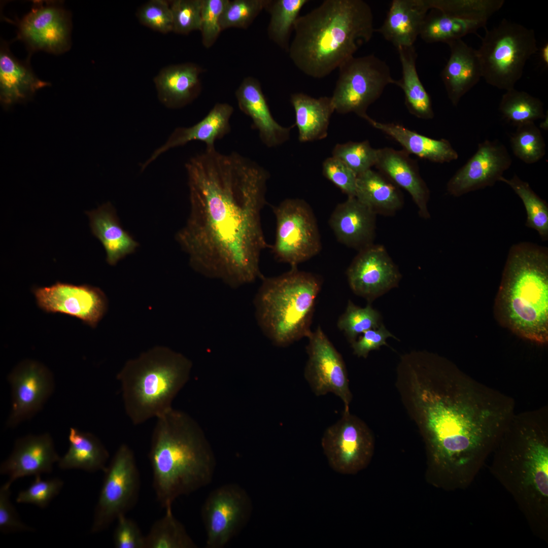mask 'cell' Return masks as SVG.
<instances>
[{
    "label": "cell",
    "mask_w": 548,
    "mask_h": 548,
    "mask_svg": "<svg viewBox=\"0 0 548 548\" xmlns=\"http://www.w3.org/2000/svg\"><path fill=\"white\" fill-rule=\"evenodd\" d=\"M376 215L356 197H348L335 207L329 224L338 242L359 251L373 244Z\"/></svg>",
    "instance_id": "obj_23"
},
{
    "label": "cell",
    "mask_w": 548,
    "mask_h": 548,
    "mask_svg": "<svg viewBox=\"0 0 548 548\" xmlns=\"http://www.w3.org/2000/svg\"><path fill=\"white\" fill-rule=\"evenodd\" d=\"M355 197L376 215L394 214L403 203L397 186L380 172L371 169L357 176Z\"/></svg>",
    "instance_id": "obj_32"
},
{
    "label": "cell",
    "mask_w": 548,
    "mask_h": 548,
    "mask_svg": "<svg viewBox=\"0 0 548 548\" xmlns=\"http://www.w3.org/2000/svg\"><path fill=\"white\" fill-rule=\"evenodd\" d=\"M372 432L361 419L344 410L324 432L321 446L329 465L337 472L353 474L365 468L374 451Z\"/></svg>",
    "instance_id": "obj_13"
},
{
    "label": "cell",
    "mask_w": 548,
    "mask_h": 548,
    "mask_svg": "<svg viewBox=\"0 0 548 548\" xmlns=\"http://www.w3.org/2000/svg\"><path fill=\"white\" fill-rule=\"evenodd\" d=\"M429 10L427 0H393L383 24L375 31L396 49L414 46Z\"/></svg>",
    "instance_id": "obj_29"
},
{
    "label": "cell",
    "mask_w": 548,
    "mask_h": 548,
    "mask_svg": "<svg viewBox=\"0 0 548 548\" xmlns=\"http://www.w3.org/2000/svg\"><path fill=\"white\" fill-rule=\"evenodd\" d=\"M235 96L239 109L252 119L264 145L274 147L289 139L290 127H283L274 119L257 80L252 77L245 79Z\"/></svg>",
    "instance_id": "obj_25"
},
{
    "label": "cell",
    "mask_w": 548,
    "mask_h": 548,
    "mask_svg": "<svg viewBox=\"0 0 548 548\" xmlns=\"http://www.w3.org/2000/svg\"><path fill=\"white\" fill-rule=\"evenodd\" d=\"M491 473L537 537L548 539V410L514 415L492 453Z\"/></svg>",
    "instance_id": "obj_3"
},
{
    "label": "cell",
    "mask_w": 548,
    "mask_h": 548,
    "mask_svg": "<svg viewBox=\"0 0 548 548\" xmlns=\"http://www.w3.org/2000/svg\"><path fill=\"white\" fill-rule=\"evenodd\" d=\"M324 176L348 197H355L357 176L338 159L332 156L323 163Z\"/></svg>",
    "instance_id": "obj_50"
},
{
    "label": "cell",
    "mask_w": 548,
    "mask_h": 548,
    "mask_svg": "<svg viewBox=\"0 0 548 548\" xmlns=\"http://www.w3.org/2000/svg\"><path fill=\"white\" fill-rule=\"evenodd\" d=\"M10 487L6 483L0 489V530L3 533L33 531L20 519L10 497Z\"/></svg>",
    "instance_id": "obj_52"
},
{
    "label": "cell",
    "mask_w": 548,
    "mask_h": 548,
    "mask_svg": "<svg viewBox=\"0 0 548 548\" xmlns=\"http://www.w3.org/2000/svg\"><path fill=\"white\" fill-rule=\"evenodd\" d=\"M380 313L371 305L361 307L348 301L345 312L338 319L337 326L352 344L364 332L380 326Z\"/></svg>",
    "instance_id": "obj_42"
},
{
    "label": "cell",
    "mask_w": 548,
    "mask_h": 548,
    "mask_svg": "<svg viewBox=\"0 0 548 548\" xmlns=\"http://www.w3.org/2000/svg\"><path fill=\"white\" fill-rule=\"evenodd\" d=\"M63 482L58 478L43 480L40 475L26 489L18 493L16 501L18 503H31L41 508L46 507L61 490Z\"/></svg>",
    "instance_id": "obj_47"
},
{
    "label": "cell",
    "mask_w": 548,
    "mask_h": 548,
    "mask_svg": "<svg viewBox=\"0 0 548 548\" xmlns=\"http://www.w3.org/2000/svg\"><path fill=\"white\" fill-rule=\"evenodd\" d=\"M38 306L47 313L68 315L95 328L108 309V300L99 288L57 282L32 290Z\"/></svg>",
    "instance_id": "obj_17"
},
{
    "label": "cell",
    "mask_w": 548,
    "mask_h": 548,
    "mask_svg": "<svg viewBox=\"0 0 548 548\" xmlns=\"http://www.w3.org/2000/svg\"><path fill=\"white\" fill-rule=\"evenodd\" d=\"M307 337L308 359L304 376L312 391L316 396L333 393L342 401L344 410H349L352 394L341 355L320 326Z\"/></svg>",
    "instance_id": "obj_16"
},
{
    "label": "cell",
    "mask_w": 548,
    "mask_h": 548,
    "mask_svg": "<svg viewBox=\"0 0 548 548\" xmlns=\"http://www.w3.org/2000/svg\"><path fill=\"white\" fill-rule=\"evenodd\" d=\"M190 210L176 239L189 264L232 288L262 278L267 171L236 152L206 149L186 164Z\"/></svg>",
    "instance_id": "obj_2"
},
{
    "label": "cell",
    "mask_w": 548,
    "mask_h": 548,
    "mask_svg": "<svg viewBox=\"0 0 548 548\" xmlns=\"http://www.w3.org/2000/svg\"><path fill=\"white\" fill-rule=\"evenodd\" d=\"M192 363L181 353L156 346L127 360L117 375L125 413L141 425L172 408L188 381Z\"/></svg>",
    "instance_id": "obj_7"
},
{
    "label": "cell",
    "mask_w": 548,
    "mask_h": 548,
    "mask_svg": "<svg viewBox=\"0 0 548 548\" xmlns=\"http://www.w3.org/2000/svg\"><path fill=\"white\" fill-rule=\"evenodd\" d=\"M233 111V107L228 104L218 103L203 119L193 126L176 128L166 142L156 149L143 165L142 169L166 151L192 141L203 142L206 144V149H215L216 141L223 138L230 131L229 120Z\"/></svg>",
    "instance_id": "obj_27"
},
{
    "label": "cell",
    "mask_w": 548,
    "mask_h": 548,
    "mask_svg": "<svg viewBox=\"0 0 548 548\" xmlns=\"http://www.w3.org/2000/svg\"><path fill=\"white\" fill-rule=\"evenodd\" d=\"M375 128L398 142L409 154L435 163L450 162L458 158L457 152L445 139H434L399 124L384 123L372 118L368 122Z\"/></svg>",
    "instance_id": "obj_30"
},
{
    "label": "cell",
    "mask_w": 548,
    "mask_h": 548,
    "mask_svg": "<svg viewBox=\"0 0 548 548\" xmlns=\"http://www.w3.org/2000/svg\"><path fill=\"white\" fill-rule=\"evenodd\" d=\"M339 74L331 101L334 111L353 113L368 122L369 106L389 84H394L388 64L373 54L349 58L338 67Z\"/></svg>",
    "instance_id": "obj_10"
},
{
    "label": "cell",
    "mask_w": 548,
    "mask_h": 548,
    "mask_svg": "<svg viewBox=\"0 0 548 548\" xmlns=\"http://www.w3.org/2000/svg\"><path fill=\"white\" fill-rule=\"evenodd\" d=\"M9 380L12 406L8 425L14 426L30 417L42 406L53 388L50 372L39 362L27 360L20 363Z\"/></svg>",
    "instance_id": "obj_20"
},
{
    "label": "cell",
    "mask_w": 548,
    "mask_h": 548,
    "mask_svg": "<svg viewBox=\"0 0 548 548\" xmlns=\"http://www.w3.org/2000/svg\"><path fill=\"white\" fill-rule=\"evenodd\" d=\"M59 459L49 434L28 435L16 441L10 456L1 465L0 473L8 475L6 484L10 487L19 478L51 473Z\"/></svg>",
    "instance_id": "obj_21"
},
{
    "label": "cell",
    "mask_w": 548,
    "mask_h": 548,
    "mask_svg": "<svg viewBox=\"0 0 548 548\" xmlns=\"http://www.w3.org/2000/svg\"><path fill=\"white\" fill-rule=\"evenodd\" d=\"M539 54L540 57L541 62L542 65L545 68L548 67V43L547 42L544 43L543 45L539 49Z\"/></svg>",
    "instance_id": "obj_54"
},
{
    "label": "cell",
    "mask_w": 548,
    "mask_h": 548,
    "mask_svg": "<svg viewBox=\"0 0 548 548\" xmlns=\"http://www.w3.org/2000/svg\"><path fill=\"white\" fill-rule=\"evenodd\" d=\"M402 68V77L394 84L403 91L405 105L409 112L424 120L434 116L431 97L424 88L417 73V53L414 46L397 48Z\"/></svg>",
    "instance_id": "obj_34"
},
{
    "label": "cell",
    "mask_w": 548,
    "mask_h": 548,
    "mask_svg": "<svg viewBox=\"0 0 548 548\" xmlns=\"http://www.w3.org/2000/svg\"><path fill=\"white\" fill-rule=\"evenodd\" d=\"M273 211L276 231L271 249L277 260L297 267L320 252L322 246L317 220L306 202L287 198Z\"/></svg>",
    "instance_id": "obj_11"
},
{
    "label": "cell",
    "mask_w": 548,
    "mask_h": 548,
    "mask_svg": "<svg viewBox=\"0 0 548 548\" xmlns=\"http://www.w3.org/2000/svg\"><path fill=\"white\" fill-rule=\"evenodd\" d=\"M332 156L341 161L358 176L375 165L377 149L372 148L368 141L348 142L336 144L333 149Z\"/></svg>",
    "instance_id": "obj_43"
},
{
    "label": "cell",
    "mask_w": 548,
    "mask_h": 548,
    "mask_svg": "<svg viewBox=\"0 0 548 548\" xmlns=\"http://www.w3.org/2000/svg\"><path fill=\"white\" fill-rule=\"evenodd\" d=\"M390 337L395 338L383 324L377 328L369 329L351 344L354 354L366 358L370 351L387 346L386 340Z\"/></svg>",
    "instance_id": "obj_53"
},
{
    "label": "cell",
    "mask_w": 548,
    "mask_h": 548,
    "mask_svg": "<svg viewBox=\"0 0 548 548\" xmlns=\"http://www.w3.org/2000/svg\"><path fill=\"white\" fill-rule=\"evenodd\" d=\"M252 510L251 498L237 484L224 485L212 491L201 508L206 547L225 546L246 525Z\"/></svg>",
    "instance_id": "obj_14"
},
{
    "label": "cell",
    "mask_w": 548,
    "mask_h": 548,
    "mask_svg": "<svg viewBox=\"0 0 548 548\" xmlns=\"http://www.w3.org/2000/svg\"><path fill=\"white\" fill-rule=\"evenodd\" d=\"M512 163L506 147L498 140H485L477 151L449 180L447 190L459 197L467 193L493 186L503 177Z\"/></svg>",
    "instance_id": "obj_18"
},
{
    "label": "cell",
    "mask_w": 548,
    "mask_h": 548,
    "mask_svg": "<svg viewBox=\"0 0 548 548\" xmlns=\"http://www.w3.org/2000/svg\"><path fill=\"white\" fill-rule=\"evenodd\" d=\"M396 387L439 485L468 487L515 414L513 399L425 351L401 358Z\"/></svg>",
    "instance_id": "obj_1"
},
{
    "label": "cell",
    "mask_w": 548,
    "mask_h": 548,
    "mask_svg": "<svg viewBox=\"0 0 548 548\" xmlns=\"http://www.w3.org/2000/svg\"><path fill=\"white\" fill-rule=\"evenodd\" d=\"M85 213L89 219L92 233L105 248L106 261L109 265H115L136 251L139 243L123 228L116 211L110 202Z\"/></svg>",
    "instance_id": "obj_28"
},
{
    "label": "cell",
    "mask_w": 548,
    "mask_h": 548,
    "mask_svg": "<svg viewBox=\"0 0 548 548\" xmlns=\"http://www.w3.org/2000/svg\"><path fill=\"white\" fill-rule=\"evenodd\" d=\"M374 166L394 184L407 191L418 207L420 216L424 219L430 218L429 190L420 175L417 162L408 153L389 147L378 149Z\"/></svg>",
    "instance_id": "obj_22"
},
{
    "label": "cell",
    "mask_w": 548,
    "mask_h": 548,
    "mask_svg": "<svg viewBox=\"0 0 548 548\" xmlns=\"http://www.w3.org/2000/svg\"><path fill=\"white\" fill-rule=\"evenodd\" d=\"M517 127L510 139L513 153L526 163L538 162L545 154V143L540 130L534 122Z\"/></svg>",
    "instance_id": "obj_41"
},
{
    "label": "cell",
    "mask_w": 548,
    "mask_h": 548,
    "mask_svg": "<svg viewBox=\"0 0 548 548\" xmlns=\"http://www.w3.org/2000/svg\"><path fill=\"white\" fill-rule=\"evenodd\" d=\"M499 110L503 118L517 126L544 119L543 104L538 98L514 88L501 97Z\"/></svg>",
    "instance_id": "obj_39"
},
{
    "label": "cell",
    "mask_w": 548,
    "mask_h": 548,
    "mask_svg": "<svg viewBox=\"0 0 548 548\" xmlns=\"http://www.w3.org/2000/svg\"><path fill=\"white\" fill-rule=\"evenodd\" d=\"M543 119H544V120L542 122L540 123V128L541 129H544L545 130H547V128H548V125H547L548 124L547 113H546V115H545V117Z\"/></svg>",
    "instance_id": "obj_55"
},
{
    "label": "cell",
    "mask_w": 548,
    "mask_h": 548,
    "mask_svg": "<svg viewBox=\"0 0 548 548\" xmlns=\"http://www.w3.org/2000/svg\"><path fill=\"white\" fill-rule=\"evenodd\" d=\"M68 440L67 452L57 462L60 469H79L90 472L105 470L109 453L96 436L71 428Z\"/></svg>",
    "instance_id": "obj_33"
},
{
    "label": "cell",
    "mask_w": 548,
    "mask_h": 548,
    "mask_svg": "<svg viewBox=\"0 0 548 548\" xmlns=\"http://www.w3.org/2000/svg\"><path fill=\"white\" fill-rule=\"evenodd\" d=\"M476 50L482 78L499 89L514 88L528 60L538 51L532 29L503 19L496 26L486 30Z\"/></svg>",
    "instance_id": "obj_9"
},
{
    "label": "cell",
    "mask_w": 548,
    "mask_h": 548,
    "mask_svg": "<svg viewBox=\"0 0 548 548\" xmlns=\"http://www.w3.org/2000/svg\"><path fill=\"white\" fill-rule=\"evenodd\" d=\"M289 57L306 75L320 79L354 56L375 31L369 5L362 0H325L299 16Z\"/></svg>",
    "instance_id": "obj_4"
},
{
    "label": "cell",
    "mask_w": 548,
    "mask_h": 548,
    "mask_svg": "<svg viewBox=\"0 0 548 548\" xmlns=\"http://www.w3.org/2000/svg\"><path fill=\"white\" fill-rule=\"evenodd\" d=\"M435 10L437 11L435 14L426 17L419 35L428 43L441 42L448 44L462 39L467 35L477 34L476 31L485 27L488 21L477 17Z\"/></svg>",
    "instance_id": "obj_36"
},
{
    "label": "cell",
    "mask_w": 548,
    "mask_h": 548,
    "mask_svg": "<svg viewBox=\"0 0 548 548\" xmlns=\"http://www.w3.org/2000/svg\"><path fill=\"white\" fill-rule=\"evenodd\" d=\"M499 181L508 185L522 200L527 213L525 225L534 229L543 241L548 240V204L531 188L528 182L517 175L507 179L502 177Z\"/></svg>",
    "instance_id": "obj_40"
},
{
    "label": "cell",
    "mask_w": 548,
    "mask_h": 548,
    "mask_svg": "<svg viewBox=\"0 0 548 548\" xmlns=\"http://www.w3.org/2000/svg\"><path fill=\"white\" fill-rule=\"evenodd\" d=\"M270 0H228L220 18L222 30L247 28Z\"/></svg>",
    "instance_id": "obj_45"
},
{
    "label": "cell",
    "mask_w": 548,
    "mask_h": 548,
    "mask_svg": "<svg viewBox=\"0 0 548 548\" xmlns=\"http://www.w3.org/2000/svg\"><path fill=\"white\" fill-rule=\"evenodd\" d=\"M307 0L269 1L266 9L270 18L267 32L269 38L281 48L288 50L291 31Z\"/></svg>",
    "instance_id": "obj_38"
},
{
    "label": "cell",
    "mask_w": 548,
    "mask_h": 548,
    "mask_svg": "<svg viewBox=\"0 0 548 548\" xmlns=\"http://www.w3.org/2000/svg\"><path fill=\"white\" fill-rule=\"evenodd\" d=\"M448 45L450 55L441 78L449 99L457 106L461 98L482 78L481 66L476 50L462 39Z\"/></svg>",
    "instance_id": "obj_26"
},
{
    "label": "cell",
    "mask_w": 548,
    "mask_h": 548,
    "mask_svg": "<svg viewBox=\"0 0 548 548\" xmlns=\"http://www.w3.org/2000/svg\"><path fill=\"white\" fill-rule=\"evenodd\" d=\"M156 419L148 457L156 497L165 508L209 484L216 460L202 428L189 415L172 407Z\"/></svg>",
    "instance_id": "obj_5"
},
{
    "label": "cell",
    "mask_w": 548,
    "mask_h": 548,
    "mask_svg": "<svg viewBox=\"0 0 548 548\" xmlns=\"http://www.w3.org/2000/svg\"><path fill=\"white\" fill-rule=\"evenodd\" d=\"M261 279L254 305L264 334L280 347L307 337L321 289V279L293 267L280 276Z\"/></svg>",
    "instance_id": "obj_8"
},
{
    "label": "cell",
    "mask_w": 548,
    "mask_h": 548,
    "mask_svg": "<svg viewBox=\"0 0 548 548\" xmlns=\"http://www.w3.org/2000/svg\"><path fill=\"white\" fill-rule=\"evenodd\" d=\"M140 21L148 27L162 33L173 31V17L170 6L163 0H152L141 7L138 12Z\"/></svg>",
    "instance_id": "obj_49"
},
{
    "label": "cell",
    "mask_w": 548,
    "mask_h": 548,
    "mask_svg": "<svg viewBox=\"0 0 548 548\" xmlns=\"http://www.w3.org/2000/svg\"><path fill=\"white\" fill-rule=\"evenodd\" d=\"M17 39L23 42L29 55L38 51L60 54L71 45V15L62 3L35 1L30 10L16 19Z\"/></svg>",
    "instance_id": "obj_15"
},
{
    "label": "cell",
    "mask_w": 548,
    "mask_h": 548,
    "mask_svg": "<svg viewBox=\"0 0 548 548\" xmlns=\"http://www.w3.org/2000/svg\"><path fill=\"white\" fill-rule=\"evenodd\" d=\"M504 0H427L430 9L449 14L489 18L500 10Z\"/></svg>",
    "instance_id": "obj_44"
},
{
    "label": "cell",
    "mask_w": 548,
    "mask_h": 548,
    "mask_svg": "<svg viewBox=\"0 0 548 548\" xmlns=\"http://www.w3.org/2000/svg\"><path fill=\"white\" fill-rule=\"evenodd\" d=\"M113 534V541L116 548H145V536L137 523L127 517L119 516Z\"/></svg>",
    "instance_id": "obj_51"
},
{
    "label": "cell",
    "mask_w": 548,
    "mask_h": 548,
    "mask_svg": "<svg viewBox=\"0 0 548 548\" xmlns=\"http://www.w3.org/2000/svg\"><path fill=\"white\" fill-rule=\"evenodd\" d=\"M291 102L301 142L320 140L327 136L330 119L334 112L331 97L316 98L303 93H296L291 95Z\"/></svg>",
    "instance_id": "obj_31"
},
{
    "label": "cell",
    "mask_w": 548,
    "mask_h": 548,
    "mask_svg": "<svg viewBox=\"0 0 548 548\" xmlns=\"http://www.w3.org/2000/svg\"><path fill=\"white\" fill-rule=\"evenodd\" d=\"M95 506L91 531L98 533L135 505L140 476L132 450L121 444L107 466Z\"/></svg>",
    "instance_id": "obj_12"
},
{
    "label": "cell",
    "mask_w": 548,
    "mask_h": 548,
    "mask_svg": "<svg viewBox=\"0 0 548 548\" xmlns=\"http://www.w3.org/2000/svg\"><path fill=\"white\" fill-rule=\"evenodd\" d=\"M228 0H202L200 30L206 48L216 42L221 31L220 18Z\"/></svg>",
    "instance_id": "obj_48"
},
{
    "label": "cell",
    "mask_w": 548,
    "mask_h": 548,
    "mask_svg": "<svg viewBox=\"0 0 548 548\" xmlns=\"http://www.w3.org/2000/svg\"><path fill=\"white\" fill-rule=\"evenodd\" d=\"M199 68L191 63L170 66L155 79L161 99L172 106H181L192 99L199 86Z\"/></svg>",
    "instance_id": "obj_35"
},
{
    "label": "cell",
    "mask_w": 548,
    "mask_h": 548,
    "mask_svg": "<svg viewBox=\"0 0 548 548\" xmlns=\"http://www.w3.org/2000/svg\"><path fill=\"white\" fill-rule=\"evenodd\" d=\"M155 521L145 535V548H195L197 547L185 527L174 516L172 506Z\"/></svg>",
    "instance_id": "obj_37"
},
{
    "label": "cell",
    "mask_w": 548,
    "mask_h": 548,
    "mask_svg": "<svg viewBox=\"0 0 548 548\" xmlns=\"http://www.w3.org/2000/svg\"><path fill=\"white\" fill-rule=\"evenodd\" d=\"M16 58L9 44L3 42L0 50V100L4 108L30 100L39 89L50 86L35 74L29 64Z\"/></svg>",
    "instance_id": "obj_24"
},
{
    "label": "cell",
    "mask_w": 548,
    "mask_h": 548,
    "mask_svg": "<svg viewBox=\"0 0 548 548\" xmlns=\"http://www.w3.org/2000/svg\"><path fill=\"white\" fill-rule=\"evenodd\" d=\"M498 321L530 341H548V249L522 242L510 248L495 303Z\"/></svg>",
    "instance_id": "obj_6"
},
{
    "label": "cell",
    "mask_w": 548,
    "mask_h": 548,
    "mask_svg": "<svg viewBox=\"0 0 548 548\" xmlns=\"http://www.w3.org/2000/svg\"><path fill=\"white\" fill-rule=\"evenodd\" d=\"M347 275L354 293L369 301L396 287L401 277L385 248L373 244L359 251Z\"/></svg>",
    "instance_id": "obj_19"
},
{
    "label": "cell",
    "mask_w": 548,
    "mask_h": 548,
    "mask_svg": "<svg viewBox=\"0 0 548 548\" xmlns=\"http://www.w3.org/2000/svg\"><path fill=\"white\" fill-rule=\"evenodd\" d=\"M202 0H175L170 5L173 31L187 34L200 30Z\"/></svg>",
    "instance_id": "obj_46"
}]
</instances>
